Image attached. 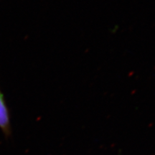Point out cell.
<instances>
[{
    "label": "cell",
    "instance_id": "6da1fadb",
    "mask_svg": "<svg viewBox=\"0 0 155 155\" xmlns=\"http://www.w3.org/2000/svg\"><path fill=\"white\" fill-rule=\"evenodd\" d=\"M0 129L6 137L11 135L10 116L4 94L0 90Z\"/></svg>",
    "mask_w": 155,
    "mask_h": 155
}]
</instances>
